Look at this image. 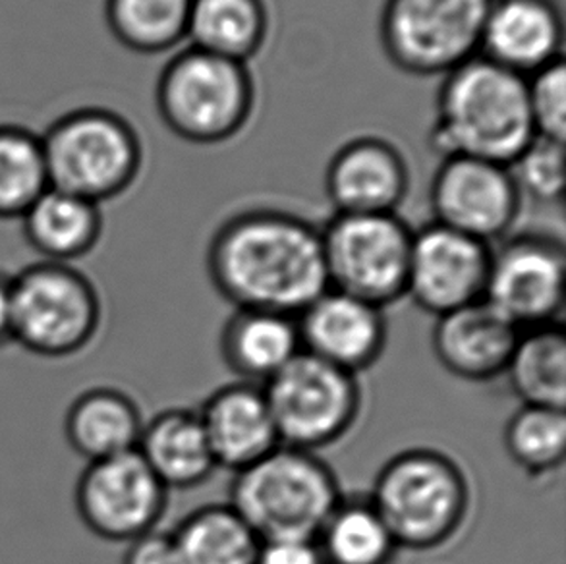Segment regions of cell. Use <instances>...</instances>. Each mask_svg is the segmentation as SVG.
Here are the masks:
<instances>
[{
    "instance_id": "6da1fadb",
    "label": "cell",
    "mask_w": 566,
    "mask_h": 564,
    "mask_svg": "<svg viewBox=\"0 0 566 564\" xmlns=\"http://www.w3.org/2000/svg\"><path fill=\"white\" fill-rule=\"evenodd\" d=\"M214 290L237 310L298 317L329 289L322 229L300 215L253 207L230 215L207 248Z\"/></svg>"
},
{
    "instance_id": "f546056e",
    "label": "cell",
    "mask_w": 566,
    "mask_h": 564,
    "mask_svg": "<svg viewBox=\"0 0 566 564\" xmlns=\"http://www.w3.org/2000/svg\"><path fill=\"white\" fill-rule=\"evenodd\" d=\"M503 445L514 464L532 478L557 472L565 462V410L521 405L506 421Z\"/></svg>"
},
{
    "instance_id": "9a60e30c",
    "label": "cell",
    "mask_w": 566,
    "mask_h": 564,
    "mask_svg": "<svg viewBox=\"0 0 566 564\" xmlns=\"http://www.w3.org/2000/svg\"><path fill=\"white\" fill-rule=\"evenodd\" d=\"M412 186L405 153L390 139L364 134L331 155L325 194L335 213H398Z\"/></svg>"
},
{
    "instance_id": "e575fe53",
    "label": "cell",
    "mask_w": 566,
    "mask_h": 564,
    "mask_svg": "<svg viewBox=\"0 0 566 564\" xmlns=\"http://www.w3.org/2000/svg\"><path fill=\"white\" fill-rule=\"evenodd\" d=\"M12 289L10 276L0 275V346L12 343Z\"/></svg>"
},
{
    "instance_id": "7c38bea8",
    "label": "cell",
    "mask_w": 566,
    "mask_h": 564,
    "mask_svg": "<svg viewBox=\"0 0 566 564\" xmlns=\"http://www.w3.org/2000/svg\"><path fill=\"white\" fill-rule=\"evenodd\" d=\"M433 222L495 246L513 234L524 196L513 170L495 160L444 157L429 186Z\"/></svg>"
},
{
    "instance_id": "4dcf8cb0",
    "label": "cell",
    "mask_w": 566,
    "mask_h": 564,
    "mask_svg": "<svg viewBox=\"0 0 566 564\" xmlns=\"http://www.w3.org/2000/svg\"><path fill=\"white\" fill-rule=\"evenodd\" d=\"M511 170L524 199L545 206L559 203L565 191V144L536 136Z\"/></svg>"
},
{
    "instance_id": "8992f818",
    "label": "cell",
    "mask_w": 566,
    "mask_h": 564,
    "mask_svg": "<svg viewBox=\"0 0 566 564\" xmlns=\"http://www.w3.org/2000/svg\"><path fill=\"white\" fill-rule=\"evenodd\" d=\"M41 142L51 186L99 206L124 196L144 170L142 136L113 108L64 113L49 124Z\"/></svg>"
},
{
    "instance_id": "e0dca14e",
    "label": "cell",
    "mask_w": 566,
    "mask_h": 564,
    "mask_svg": "<svg viewBox=\"0 0 566 564\" xmlns=\"http://www.w3.org/2000/svg\"><path fill=\"white\" fill-rule=\"evenodd\" d=\"M521 336L485 300L439 315L431 335L437 362L462 382L490 383L505 375Z\"/></svg>"
},
{
    "instance_id": "7402d4cb",
    "label": "cell",
    "mask_w": 566,
    "mask_h": 564,
    "mask_svg": "<svg viewBox=\"0 0 566 564\" xmlns=\"http://www.w3.org/2000/svg\"><path fill=\"white\" fill-rule=\"evenodd\" d=\"M138 403L116 387H92L80 393L64 416L70 449L87 462L138 449L144 429Z\"/></svg>"
},
{
    "instance_id": "5bb4252c",
    "label": "cell",
    "mask_w": 566,
    "mask_h": 564,
    "mask_svg": "<svg viewBox=\"0 0 566 564\" xmlns=\"http://www.w3.org/2000/svg\"><path fill=\"white\" fill-rule=\"evenodd\" d=\"M491 246L429 222L413 230L406 297L421 312L444 315L483 300Z\"/></svg>"
},
{
    "instance_id": "4fadbf2b",
    "label": "cell",
    "mask_w": 566,
    "mask_h": 564,
    "mask_svg": "<svg viewBox=\"0 0 566 564\" xmlns=\"http://www.w3.org/2000/svg\"><path fill=\"white\" fill-rule=\"evenodd\" d=\"M169 489L157 480L138 450L87 462L74 491L84 526L101 540L130 543L157 530Z\"/></svg>"
},
{
    "instance_id": "44dd1931",
    "label": "cell",
    "mask_w": 566,
    "mask_h": 564,
    "mask_svg": "<svg viewBox=\"0 0 566 564\" xmlns=\"http://www.w3.org/2000/svg\"><path fill=\"white\" fill-rule=\"evenodd\" d=\"M300 352L298 323L284 313L237 310L222 327V362L240 382L263 387Z\"/></svg>"
},
{
    "instance_id": "d6986e66",
    "label": "cell",
    "mask_w": 566,
    "mask_h": 564,
    "mask_svg": "<svg viewBox=\"0 0 566 564\" xmlns=\"http://www.w3.org/2000/svg\"><path fill=\"white\" fill-rule=\"evenodd\" d=\"M198 414L217 468L240 472L281 445L261 385H224L207 397Z\"/></svg>"
},
{
    "instance_id": "d6a6232c",
    "label": "cell",
    "mask_w": 566,
    "mask_h": 564,
    "mask_svg": "<svg viewBox=\"0 0 566 564\" xmlns=\"http://www.w3.org/2000/svg\"><path fill=\"white\" fill-rule=\"evenodd\" d=\"M255 564H325L315 540H271L261 542Z\"/></svg>"
},
{
    "instance_id": "7a4b0ae2",
    "label": "cell",
    "mask_w": 566,
    "mask_h": 564,
    "mask_svg": "<svg viewBox=\"0 0 566 564\" xmlns=\"http://www.w3.org/2000/svg\"><path fill=\"white\" fill-rule=\"evenodd\" d=\"M536 138L528 80L478 54L444 74L437 90L431 149L511 167Z\"/></svg>"
},
{
    "instance_id": "ac0fdd59",
    "label": "cell",
    "mask_w": 566,
    "mask_h": 564,
    "mask_svg": "<svg viewBox=\"0 0 566 564\" xmlns=\"http://www.w3.org/2000/svg\"><path fill=\"white\" fill-rule=\"evenodd\" d=\"M565 12L560 0H493L480 54L528 77L563 59Z\"/></svg>"
},
{
    "instance_id": "484cf974",
    "label": "cell",
    "mask_w": 566,
    "mask_h": 564,
    "mask_svg": "<svg viewBox=\"0 0 566 564\" xmlns=\"http://www.w3.org/2000/svg\"><path fill=\"white\" fill-rule=\"evenodd\" d=\"M505 377L522 406L565 410L566 335L563 325L553 323L521 331Z\"/></svg>"
},
{
    "instance_id": "5b68a950",
    "label": "cell",
    "mask_w": 566,
    "mask_h": 564,
    "mask_svg": "<svg viewBox=\"0 0 566 564\" xmlns=\"http://www.w3.org/2000/svg\"><path fill=\"white\" fill-rule=\"evenodd\" d=\"M340 497L337 473L317 452L279 445L234 473L229 504L261 542L315 540Z\"/></svg>"
},
{
    "instance_id": "277c9868",
    "label": "cell",
    "mask_w": 566,
    "mask_h": 564,
    "mask_svg": "<svg viewBox=\"0 0 566 564\" xmlns=\"http://www.w3.org/2000/svg\"><path fill=\"white\" fill-rule=\"evenodd\" d=\"M258 87L250 64L186 46L163 66L155 85L161 123L191 145H221L252 121Z\"/></svg>"
},
{
    "instance_id": "30bf717a",
    "label": "cell",
    "mask_w": 566,
    "mask_h": 564,
    "mask_svg": "<svg viewBox=\"0 0 566 564\" xmlns=\"http://www.w3.org/2000/svg\"><path fill=\"white\" fill-rule=\"evenodd\" d=\"M279 441L292 449H327L353 429L361 412L358 375L300 352L263 385Z\"/></svg>"
},
{
    "instance_id": "4316f807",
    "label": "cell",
    "mask_w": 566,
    "mask_h": 564,
    "mask_svg": "<svg viewBox=\"0 0 566 564\" xmlns=\"http://www.w3.org/2000/svg\"><path fill=\"white\" fill-rule=\"evenodd\" d=\"M315 543L325 564H392L398 547L369 495H343Z\"/></svg>"
},
{
    "instance_id": "ba28073f",
    "label": "cell",
    "mask_w": 566,
    "mask_h": 564,
    "mask_svg": "<svg viewBox=\"0 0 566 564\" xmlns=\"http://www.w3.org/2000/svg\"><path fill=\"white\" fill-rule=\"evenodd\" d=\"M493 0H385L379 43L395 69L443 77L480 54Z\"/></svg>"
},
{
    "instance_id": "52a82bcc",
    "label": "cell",
    "mask_w": 566,
    "mask_h": 564,
    "mask_svg": "<svg viewBox=\"0 0 566 564\" xmlns=\"http://www.w3.org/2000/svg\"><path fill=\"white\" fill-rule=\"evenodd\" d=\"M12 343L46 359L72 358L99 335L105 307L97 284L72 263L38 261L10 276Z\"/></svg>"
},
{
    "instance_id": "83f0119b",
    "label": "cell",
    "mask_w": 566,
    "mask_h": 564,
    "mask_svg": "<svg viewBox=\"0 0 566 564\" xmlns=\"http://www.w3.org/2000/svg\"><path fill=\"white\" fill-rule=\"evenodd\" d=\"M191 0H105L116 43L144 56L170 53L188 39Z\"/></svg>"
},
{
    "instance_id": "836d02e7",
    "label": "cell",
    "mask_w": 566,
    "mask_h": 564,
    "mask_svg": "<svg viewBox=\"0 0 566 564\" xmlns=\"http://www.w3.org/2000/svg\"><path fill=\"white\" fill-rule=\"evenodd\" d=\"M123 564H178L169 532L151 530L126 543Z\"/></svg>"
},
{
    "instance_id": "1f68e13d",
    "label": "cell",
    "mask_w": 566,
    "mask_h": 564,
    "mask_svg": "<svg viewBox=\"0 0 566 564\" xmlns=\"http://www.w3.org/2000/svg\"><path fill=\"white\" fill-rule=\"evenodd\" d=\"M528 80V105L537 138L565 144L566 66L565 59L537 70Z\"/></svg>"
},
{
    "instance_id": "3957f363",
    "label": "cell",
    "mask_w": 566,
    "mask_h": 564,
    "mask_svg": "<svg viewBox=\"0 0 566 564\" xmlns=\"http://www.w3.org/2000/svg\"><path fill=\"white\" fill-rule=\"evenodd\" d=\"M400 550L433 551L451 542L470 512V481L457 460L418 447L398 452L368 493Z\"/></svg>"
},
{
    "instance_id": "cb8c5ba5",
    "label": "cell",
    "mask_w": 566,
    "mask_h": 564,
    "mask_svg": "<svg viewBox=\"0 0 566 564\" xmlns=\"http://www.w3.org/2000/svg\"><path fill=\"white\" fill-rule=\"evenodd\" d=\"M271 31L265 0H191L190 45L229 61L250 64Z\"/></svg>"
},
{
    "instance_id": "8fae6325",
    "label": "cell",
    "mask_w": 566,
    "mask_h": 564,
    "mask_svg": "<svg viewBox=\"0 0 566 564\" xmlns=\"http://www.w3.org/2000/svg\"><path fill=\"white\" fill-rule=\"evenodd\" d=\"M565 273L560 240L542 232L509 234L491 246L483 300L521 331L560 323Z\"/></svg>"
},
{
    "instance_id": "d4e9b609",
    "label": "cell",
    "mask_w": 566,
    "mask_h": 564,
    "mask_svg": "<svg viewBox=\"0 0 566 564\" xmlns=\"http://www.w3.org/2000/svg\"><path fill=\"white\" fill-rule=\"evenodd\" d=\"M169 534L178 564H255L261 547L229 503L199 506Z\"/></svg>"
},
{
    "instance_id": "603a6c76",
    "label": "cell",
    "mask_w": 566,
    "mask_h": 564,
    "mask_svg": "<svg viewBox=\"0 0 566 564\" xmlns=\"http://www.w3.org/2000/svg\"><path fill=\"white\" fill-rule=\"evenodd\" d=\"M136 450L169 491L198 488L217 470L198 410L190 408L155 414L144 424Z\"/></svg>"
},
{
    "instance_id": "f1b7e54d",
    "label": "cell",
    "mask_w": 566,
    "mask_h": 564,
    "mask_svg": "<svg viewBox=\"0 0 566 564\" xmlns=\"http://www.w3.org/2000/svg\"><path fill=\"white\" fill-rule=\"evenodd\" d=\"M49 186L41 134L0 124V221H20Z\"/></svg>"
},
{
    "instance_id": "ffe728a7",
    "label": "cell",
    "mask_w": 566,
    "mask_h": 564,
    "mask_svg": "<svg viewBox=\"0 0 566 564\" xmlns=\"http://www.w3.org/2000/svg\"><path fill=\"white\" fill-rule=\"evenodd\" d=\"M22 234L41 261L76 263L99 246L105 217L99 203L49 186L22 215Z\"/></svg>"
},
{
    "instance_id": "2e32d148",
    "label": "cell",
    "mask_w": 566,
    "mask_h": 564,
    "mask_svg": "<svg viewBox=\"0 0 566 564\" xmlns=\"http://www.w3.org/2000/svg\"><path fill=\"white\" fill-rule=\"evenodd\" d=\"M302 351L348 374L376 366L387 346L385 310L327 289L296 317Z\"/></svg>"
},
{
    "instance_id": "9c48e42d",
    "label": "cell",
    "mask_w": 566,
    "mask_h": 564,
    "mask_svg": "<svg viewBox=\"0 0 566 564\" xmlns=\"http://www.w3.org/2000/svg\"><path fill=\"white\" fill-rule=\"evenodd\" d=\"M413 230L398 213H335L322 229L329 289L385 310L406 297Z\"/></svg>"
}]
</instances>
